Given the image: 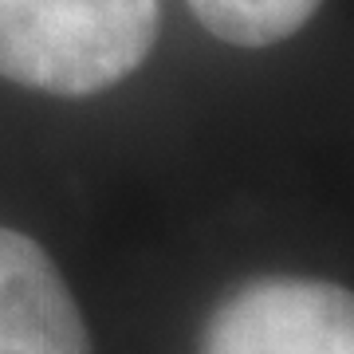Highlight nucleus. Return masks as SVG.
<instances>
[{"mask_svg":"<svg viewBox=\"0 0 354 354\" xmlns=\"http://www.w3.org/2000/svg\"><path fill=\"white\" fill-rule=\"evenodd\" d=\"M158 39V0H0V75L48 95L122 83Z\"/></svg>","mask_w":354,"mask_h":354,"instance_id":"obj_1","label":"nucleus"},{"mask_svg":"<svg viewBox=\"0 0 354 354\" xmlns=\"http://www.w3.org/2000/svg\"><path fill=\"white\" fill-rule=\"evenodd\" d=\"M0 354H91L75 295L16 228H0Z\"/></svg>","mask_w":354,"mask_h":354,"instance_id":"obj_3","label":"nucleus"},{"mask_svg":"<svg viewBox=\"0 0 354 354\" xmlns=\"http://www.w3.org/2000/svg\"><path fill=\"white\" fill-rule=\"evenodd\" d=\"M201 354H354L351 291L323 279H256L213 311Z\"/></svg>","mask_w":354,"mask_h":354,"instance_id":"obj_2","label":"nucleus"},{"mask_svg":"<svg viewBox=\"0 0 354 354\" xmlns=\"http://www.w3.org/2000/svg\"><path fill=\"white\" fill-rule=\"evenodd\" d=\"M197 20L236 48H268L295 36L315 16L319 0H189Z\"/></svg>","mask_w":354,"mask_h":354,"instance_id":"obj_4","label":"nucleus"}]
</instances>
